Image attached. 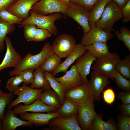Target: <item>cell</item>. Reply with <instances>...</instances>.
Wrapping results in <instances>:
<instances>
[{"mask_svg": "<svg viewBox=\"0 0 130 130\" xmlns=\"http://www.w3.org/2000/svg\"><path fill=\"white\" fill-rule=\"evenodd\" d=\"M53 52L52 46L49 43H45L41 51L35 55L28 53L21 59L17 66L9 73L10 76L17 75L23 70L30 68L35 69L39 67L46 58Z\"/></svg>", "mask_w": 130, "mask_h": 130, "instance_id": "cell-1", "label": "cell"}, {"mask_svg": "<svg viewBox=\"0 0 130 130\" xmlns=\"http://www.w3.org/2000/svg\"><path fill=\"white\" fill-rule=\"evenodd\" d=\"M62 17L61 13H59L46 15L30 11L29 16L23 20L19 24V26L22 27L26 24H34L37 28L46 29L52 35L56 36L58 34V28L55 22L61 19Z\"/></svg>", "mask_w": 130, "mask_h": 130, "instance_id": "cell-2", "label": "cell"}, {"mask_svg": "<svg viewBox=\"0 0 130 130\" xmlns=\"http://www.w3.org/2000/svg\"><path fill=\"white\" fill-rule=\"evenodd\" d=\"M123 17L121 9L111 0L106 5L101 17L95 23V26L104 31L111 32L115 23Z\"/></svg>", "mask_w": 130, "mask_h": 130, "instance_id": "cell-3", "label": "cell"}, {"mask_svg": "<svg viewBox=\"0 0 130 130\" xmlns=\"http://www.w3.org/2000/svg\"><path fill=\"white\" fill-rule=\"evenodd\" d=\"M121 59V57L117 53L110 52L104 56L97 58L92 66L91 69L93 71L104 74L114 80L115 67Z\"/></svg>", "mask_w": 130, "mask_h": 130, "instance_id": "cell-4", "label": "cell"}, {"mask_svg": "<svg viewBox=\"0 0 130 130\" xmlns=\"http://www.w3.org/2000/svg\"><path fill=\"white\" fill-rule=\"evenodd\" d=\"M43 90V89L32 88L24 83L22 86L19 87L13 92L17 97L8 105L7 110L12 109L21 103L25 105L32 103L39 97Z\"/></svg>", "mask_w": 130, "mask_h": 130, "instance_id": "cell-5", "label": "cell"}, {"mask_svg": "<svg viewBox=\"0 0 130 130\" xmlns=\"http://www.w3.org/2000/svg\"><path fill=\"white\" fill-rule=\"evenodd\" d=\"M76 42L72 35L62 34L54 41L52 47L53 52L60 58L66 57L74 50Z\"/></svg>", "mask_w": 130, "mask_h": 130, "instance_id": "cell-6", "label": "cell"}, {"mask_svg": "<svg viewBox=\"0 0 130 130\" xmlns=\"http://www.w3.org/2000/svg\"><path fill=\"white\" fill-rule=\"evenodd\" d=\"M91 11L79 4L70 2L65 15L71 18L82 27L84 33L91 29L88 21Z\"/></svg>", "mask_w": 130, "mask_h": 130, "instance_id": "cell-7", "label": "cell"}, {"mask_svg": "<svg viewBox=\"0 0 130 130\" xmlns=\"http://www.w3.org/2000/svg\"><path fill=\"white\" fill-rule=\"evenodd\" d=\"M68 6L58 0H40L33 5L30 11L43 15L57 13L65 15Z\"/></svg>", "mask_w": 130, "mask_h": 130, "instance_id": "cell-8", "label": "cell"}, {"mask_svg": "<svg viewBox=\"0 0 130 130\" xmlns=\"http://www.w3.org/2000/svg\"><path fill=\"white\" fill-rule=\"evenodd\" d=\"M94 102L91 100L83 104H76L78 111V122L81 128L83 130H90L93 120L99 116L95 110Z\"/></svg>", "mask_w": 130, "mask_h": 130, "instance_id": "cell-9", "label": "cell"}, {"mask_svg": "<svg viewBox=\"0 0 130 130\" xmlns=\"http://www.w3.org/2000/svg\"><path fill=\"white\" fill-rule=\"evenodd\" d=\"M110 78L106 75L93 71L88 84L91 96L94 101L99 102L101 93L104 89L108 87Z\"/></svg>", "mask_w": 130, "mask_h": 130, "instance_id": "cell-10", "label": "cell"}, {"mask_svg": "<svg viewBox=\"0 0 130 130\" xmlns=\"http://www.w3.org/2000/svg\"><path fill=\"white\" fill-rule=\"evenodd\" d=\"M64 97L77 104H83L92 99L90 91L88 84L83 83L65 91Z\"/></svg>", "mask_w": 130, "mask_h": 130, "instance_id": "cell-11", "label": "cell"}, {"mask_svg": "<svg viewBox=\"0 0 130 130\" xmlns=\"http://www.w3.org/2000/svg\"><path fill=\"white\" fill-rule=\"evenodd\" d=\"M114 36L111 32L104 31L95 27L91 28L87 32L84 33L81 43L86 46L95 42L106 43Z\"/></svg>", "mask_w": 130, "mask_h": 130, "instance_id": "cell-12", "label": "cell"}, {"mask_svg": "<svg viewBox=\"0 0 130 130\" xmlns=\"http://www.w3.org/2000/svg\"><path fill=\"white\" fill-rule=\"evenodd\" d=\"M77 116L68 117H56L50 121L48 125L51 130H81L78 122Z\"/></svg>", "mask_w": 130, "mask_h": 130, "instance_id": "cell-13", "label": "cell"}, {"mask_svg": "<svg viewBox=\"0 0 130 130\" xmlns=\"http://www.w3.org/2000/svg\"><path fill=\"white\" fill-rule=\"evenodd\" d=\"M5 42L6 50L4 57L0 64V72L8 67H15L21 59V55L13 46L10 38L6 37Z\"/></svg>", "mask_w": 130, "mask_h": 130, "instance_id": "cell-14", "label": "cell"}, {"mask_svg": "<svg viewBox=\"0 0 130 130\" xmlns=\"http://www.w3.org/2000/svg\"><path fill=\"white\" fill-rule=\"evenodd\" d=\"M96 58L87 51L76 60L74 65L84 83L88 84L87 78L90 72L91 68Z\"/></svg>", "mask_w": 130, "mask_h": 130, "instance_id": "cell-15", "label": "cell"}, {"mask_svg": "<svg viewBox=\"0 0 130 130\" xmlns=\"http://www.w3.org/2000/svg\"><path fill=\"white\" fill-rule=\"evenodd\" d=\"M87 51L86 46L81 43L76 44L73 51L66 57L65 60L60 64L52 72V75L54 76L60 72L65 73L67 71L68 67Z\"/></svg>", "mask_w": 130, "mask_h": 130, "instance_id": "cell-16", "label": "cell"}, {"mask_svg": "<svg viewBox=\"0 0 130 130\" xmlns=\"http://www.w3.org/2000/svg\"><path fill=\"white\" fill-rule=\"evenodd\" d=\"M55 78L61 84L65 91L84 83L74 65L63 76Z\"/></svg>", "mask_w": 130, "mask_h": 130, "instance_id": "cell-17", "label": "cell"}, {"mask_svg": "<svg viewBox=\"0 0 130 130\" xmlns=\"http://www.w3.org/2000/svg\"><path fill=\"white\" fill-rule=\"evenodd\" d=\"M40 0H17L6 10L23 20L29 16L33 5Z\"/></svg>", "mask_w": 130, "mask_h": 130, "instance_id": "cell-18", "label": "cell"}, {"mask_svg": "<svg viewBox=\"0 0 130 130\" xmlns=\"http://www.w3.org/2000/svg\"><path fill=\"white\" fill-rule=\"evenodd\" d=\"M21 119L34 124L37 126L48 125L53 118L60 116L57 111L55 112L44 113L41 112L29 113L24 112L19 114Z\"/></svg>", "mask_w": 130, "mask_h": 130, "instance_id": "cell-19", "label": "cell"}, {"mask_svg": "<svg viewBox=\"0 0 130 130\" xmlns=\"http://www.w3.org/2000/svg\"><path fill=\"white\" fill-rule=\"evenodd\" d=\"M7 110L2 121V130H14L20 126L29 127L33 124L30 122L18 117L12 109Z\"/></svg>", "mask_w": 130, "mask_h": 130, "instance_id": "cell-20", "label": "cell"}, {"mask_svg": "<svg viewBox=\"0 0 130 130\" xmlns=\"http://www.w3.org/2000/svg\"><path fill=\"white\" fill-rule=\"evenodd\" d=\"M14 107L13 110L16 115L27 112L34 113L49 112L56 111L53 108L42 102L39 98L31 104L24 105L19 104Z\"/></svg>", "mask_w": 130, "mask_h": 130, "instance_id": "cell-21", "label": "cell"}, {"mask_svg": "<svg viewBox=\"0 0 130 130\" xmlns=\"http://www.w3.org/2000/svg\"><path fill=\"white\" fill-rule=\"evenodd\" d=\"M39 98L42 102L56 111L58 110L62 105L58 95L52 88L44 90Z\"/></svg>", "mask_w": 130, "mask_h": 130, "instance_id": "cell-22", "label": "cell"}, {"mask_svg": "<svg viewBox=\"0 0 130 130\" xmlns=\"http://www.w3.org/2000/svg\"><path fill=\"white\" fill-rule=\"evenodd\" d=\"M111 0H99L91 11L88 22L91 28L95 27V24L101 17L107 4Z\"/></svg>", "mask_w": 130, "mask_h": 130, "instance_id": "cell-23", "label": "cell"}, {"mask_svg": "<svg viewBox=\"0 0 130 130\" xmlns=\"http://www.w3.org/2000/svg\"><path fill=\"white\" fill-rule=\"evenodd\" d=\"M44 71L39 66L35 69L34 77L31 83L29 86L30 87L34 89H43L44 90L48 89L51 88L45 76Z\"/></svg>", "mask_w": 130, "mask_h": 130, "instance_id": "cell-24", "label": "cell"}, {"mask_svg": "<svg viewBox=\"0 0 130 130\" xmlns=\"http://www.w3.org/2000/svg\"><path fill=\"white\" fill-rule=\"evenodd\" d=\"M57 111L59 114L60 117H68L78 115V112L77 104L65 98L61 107Z\"/></svg>", "mask_w": 130, "mask_h": 130, "instance_id": "cell-25", "label": "cell"}, {"mask_svg": "<svg viewBox=\"0 0 130 130\" xmlns=\"http://www.w3.org/2000/svg\"><path fill=\"white\" fill-rule=\"evenodd\" d=\"M86 48L87 51L96 58L104 56L110 53L106 42H95L86 46Z\"/></svg>", "mask_w": 130, "mask_h": 130, "instance_id": "cell-26", "label": "cell"}, {"mask_svg": "<svg viewBox=\"0 0 130 130\" xmlns=\"http://www.w3.org/2000/svg\"><path fill=\"white\" fill-rule=\"evenodd\" d=\"M117 129L116 125L112 120L105 122L103 121L99 115L93 120L90 130H116Z\"/></svg>", "mask_w": 130, "mask_h": 130, "instance_id": "cell-27", "label": "cell"}, {"mask_svg": "<svg viewBox=\"0 0 130 130\" xmlns=\"http://www.w3.org/2000/svg\"><path fill=\"white\" fill-rule=\"evenodd\" d=\"M44 74L49 83L51 88L57 93L60 98L61 104L65 98V91L61 84L55 79L51 72L44 71Z\"/></svg>", "mask_w": 130, "mask_h": 130, "instance_id": "cell-28", "label": "cell"}, {"mask_svg": "<svg viewBox=\"0 0 130 130\" xmlns=\"http://www.w3.org/2000/svg\"><path fill=\"white\" fill-rule=\"evenodd\" d=\"M60 59L52 52L46 58L39 67L44 71L52 72L61 63Z\"/></svg>", "mask_w": 130, "mask_h": 130, "instance_id": "cell-29", "label": "cell"}, {"mask_svg": "<svg viewBox=\"0 0 130 130\" xmlns=\"http://www.w3.org/2000/svg\"><path fill=\"white\" fill-rule=\"evenodd\" d=\"M14 25L10 24L0 17V53L3 52L5 48V40L6 35L14 31Z\"/></svg>", "mask_w": 130, "mask_h": 130, "instance_id": "cell-30", "label": "cell"}, {"mask_svg": "<svg viewBox=\"0 0 130 130\" xmlns=\"http://www.w3.org/2000/svg\"><path fill=\"white\" fill-rule=\"evenodd\" d=\"M116 71L118 72L123 77L130 79V55H126L124 58L120 60L115 67Z\"/></svg>", "mask_w": 130, "mask_h": 130, "instance_id": "cell-31", "label": "cell"}, {"mask_svg": "<svg viewBox=\"0 0 130 130\" xmlns=\"http://www.w3.org/2000/svg\"><path fill=\"white\" fill-rule=\"evenodd\" d=\"M14 96L13 92H2L0 94V123L2 122L5 115V109L12 101Z\"/></svg>", "mask_w": 130, "mask_h": 130, "instance_id": "cell-32", "label": "cell"}, {"mask_svg": "<svg viewBox=\"0 0 130 130\" xmlns=\"http://www.w3.org/2000/svg\"><path fill=\"white\" fill-rule=\"evenodd\" d=\"M120 30V32L116 31L115 34L118 39L124 43L125 46L130 52V31L125 26L122 27Z\"/></svg>", "mask_w": 130, "mask_h": 130, "instance_id": "cell-33", "label": "cell"}, {"mask_svg": "<svg viewBox=\"0 0 130 130\" xmlns=\"http://www.w3.org/2000/svg\"><path fill=\"white\" fill-rule=\"evenodd\" d=\"M0 17L7 23L14 25L16 24H19L23 20L9 12L6 9L0 11Z\"/></svg>", "mask_w": 130, "mask_h": 130, "instance_id": "cell-34", "label": "cell"}, {"mask_svg": "<svg viewBox=\"0 0 130 130\" xmlns=\"http://www.w3.org/2000/svg\"><path fill=\"white\" fill-rule=\"evenodd\" d=\"M114 78L118 87L124 91H130V80L123 77L118 72L116 71Z\"/></svg>", "mask_w": 130, "mask_h": 130, "instance_id": "cell-35", "label": "cell"}, {"mask_svg": "<svg viewBox=\"0 0 130 130\" xmlns=\"http://www.w3.org/2000/svg\"><path fill=\"white\" fill-rule=\"evenodd\" d=\"M23 82L22 78L18 75H17L8 80L6 87L10 92H13L19 87V85Z\"/></svg>", "mask_w": 130, "mask_h": 130, "instance_id": "cell-36", "label": "cell"}, {"mask_svg": "<svg viewBox=\"0 0 130 130\" xmlns=\"http://www.w3.org/2000/svg\"><path fill=\"white\" fill-rule=\"evenodd\" d=\"M24 28V36L28 41H34L35 32L37 27L33 24H30L23 26Z\"/></svg>", "mask_w": 130, "mask_h": 130, "instance_id": "cell-37", "label": "cell"}, {"mask_svg": "<svg viewBox=\"0 0 130 130\" xmlns=\"http://www.w3.org/2000/svg\"><path fill=\"white\" fill-rule=\"evenodd\" d=\"M35 70L33 68L28 69L20 72L17 75L22 78L24 83L29 84H31L33 80Z\"/></svg>", "mask_w": 130, "mask_h": 130, "instance_id": "cell-38", "label": "cell"}, {"mask_svg": "<svg viewBox=\"0 0 130 130\" xmlns=\"http://www.w3.org/2000/svg\"><path fill=\"white\" fill-rule=\"evenodd\" d=\"M52 35L47 30L43 29L37 28L35 35L34 42H40L50 37Z\"/></svg>", "mask_w": 130, "mask_h": 130, "instance_id": "cell-39", "label": "cell"}, {"mask_svg": "<svg viewBox=\"0 0 130 130\" xmlns=\"http://www.w3.org/2000/svg\"><path fill=\"white\" fill-rule=\"evenodd\" d=\"M118 128L120 130H130V117L124 115H120L118 118Z\"/></svg>", "mask_w": 130, "mask_h": 130, "instance_id": "cell-40", "label": "cell"}, {"mask_svg": "<svg viewBox=\"0 0 130 130\" xmlns=\"http://www.w3.org/2000/svg\"><path fill=\"white\" fill-rule=\"evenodd\" d=\"M103 97L104 102L107 104L110 105L114 102L115 96L113 90L110 88H108L103 91Z\"/></svg>", "mask_w": 130, "mask_h": 130, "instance_id": "cell-41", "label": "cell"}, {"mask_svg": "<svg viewBox=\"0 0 130 130\" xmlns=\"http://www.w3.org/2000/svg\"><path fill=\"white\" fill-rule=\"evenodd\" d=\"M99 0H71V2L80 5L91 11L93 6Z\"/></svg>", "mask_w": 130, "mask_h": 130, "instance_id": "cell-42", "label": "cell"}, {"mask_svg": "<svg viewBox=\"0 0 130 130\" xmlns=\"http://www.w3.org/2000/svg\"><path fill=\"white\" fill-rule=\"evenodd\" d=\"M123 15L122 21L126 23L130 21V0L121 10Z\"/></svg>", "mask_w": 130, "mask_h": 130, "instance_id": "cell-43", "label": "cell"}, {"mask_svg": "<svg viewBox=\"0 0 130 130\" xmlns=\"http://www.w3.org/2000/svg\"><path fill=\"white\" fill-rule=\"evenodd\" d=\"M117 97L123 104H130V91H123L119 93Z\"/></svg>", "mask_w": 130, "mask_h": 130, "instance_id": "cell-44", "label": "cell"}, {"mask_svg": "<svg viewBox=\"0 0 130 130\" xmlns=\"http://www.w3.org/2000/svg\"><path fill=\"white\" fill-rule=\"evenodd\" d=\"M17 0H0V11L6 9Z\"/></svg>", "mask_w": 130, "mask_h": 130, "instance_id": "cell-45", "label": "cell"}, {"mask_svg": "<svg viewBox=\"0 0 130 130\" xmlns=\"http://www.w3.org/2000/svg\"><path fill=\"white\" fill-rule=\"evenodd\" d=\"M120 108L122 115L130 116V104H123L120 105Z\"/></svg>", "mask_w": 130, "mask_h": 130, "instance_id": "cell-46", "label": "cell"}, {"mask_svg": "<svg viewBox=\"0 0 130 130\" xmlns=\"http://www.w3.org/2000/svg\"><path fill=\"white\" fill-rule=\"evenodd\" d=\"M116 4L122 10L130 0H111Z\"/></svg>", "mask_w": 130, "mask_h": 130, "instance_id": "cell-47", "label": "cell"}, {"mask_svg": "<svg viewBox=\"0 0 130 130\" xmlns=\"http://www.w3.org/2000/svg\"><path fill=\"white\" fill-rule=\"evenodd\" d=\"M61 2L68 6L71 0H58Z\"/></svg>", "mask_w": 130, "mask_h": 130, "instance_id": "cell-48", "label": "cell"}, {"mask_svg": "<svg viewBox=\"0 0 130 130\" xmlns=\"http://www.w3.org/2000/svg\"><path fill=\"white\" fill-rule=\"evenodd\" d=\"M2 124L0 123V130H2Z\"/></svg>", "mask_w": 130, "mask_h": 130, "instance_id": "cell-49", "label": "cell"}, {"mask_svg": "<svg viewBox=\"0 0 130 130\" xmlns=\"http://www.w3.org/2000/svg\"><path fill=\"white\" fill-rule=\"evenodd\" d=\"M3 92H2V91H1V90L0 88V94L1 93H2Z\"/></svg>", "mask_w": 130, "mask_h": 130, "instance_id": "cell-50", "label": "cell"}, {"mask_svg": "<svg viewBox=\"0 0 130 130\" xmlns=\"http://www.w3.org/2000/svg\"><path fill=\"white\" fill-rule=\"evenodd\" d=\"M1 82V80L0 79V83Z\"/></svg>", "mask_w": 130, "mask_h": 130, "instance_id": "cell-51", "label": "cell"}]
</instances>
